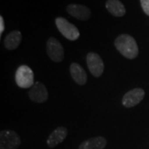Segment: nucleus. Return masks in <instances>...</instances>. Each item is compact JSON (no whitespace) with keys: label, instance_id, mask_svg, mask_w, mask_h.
<instances>
[{"label":"nucleus","instance_id":"dca6fc26","mask_svg":"<svg viewBox=\"0 0 149 149\" xmlns=\"http://www.w3.org/2000/svg\"><path fill=\"white\" fill-rule=\"evenodd\" d=\"M5 29V27H4V20H3V16H0V37L2 36L3 32Z\"/></svg>","mask_w":149,"mask_h":149},{"label":"nucleus","instance_id":"20e7f679","mask_svg":"<svg viewBox=\"0 0 149 149\" xmlns=\"http://www.w3.org/2000/svg\"><path fill=\"white\" fill-rule=\"evenodd\" d=\"M19 135L13 130H3L0 133V149H17L21 145Z\"/></svg>","mask_w":149,"mask_h":149},{"label":"nucleus","instance_id":"6e6552de","mask_svg":"<svg viewBox=\"0 0 149 149\" xmlns=\"http://www.w3.org/2000/svg\"><path fill=\"white\" fill-rule=\"evenodd\" d=\"M145 91L141 88H135L128 91L122 99V104L125 108H133L143 100Z\"/></svg>","mask_w":149,"mask_h":149},{"label":"nucleus","instance_id":"f257e3e1","mask_svg":"<svg viewBox=\"0 0 149 149\" xmlns=\"http://www.w3.org/2000/svg\"><path fill=\"white\" fill-rule=\"evenodd\" d=\"M114 46L125 58L135 59L139 55V47L136 40L128 34H121L115 39Z\"/></svg>","mask_w":149,"mask_h":149},{"label":"nucleus","instance_id":"4468645a","mask_svg":"<svg viewBox=\"0 0 149 149\" xmlns=\"http://www.w3.org/2000/svg\"><path fill=\"white\" fill-rule=\"evenodd\" d=\"M22 42V33L20 31H13L9 32L4 38V47L8 50H15L18 47Z\"/></svg>","mask_w":149,"mask_h":149},{"label":"nucleus","instance_id":"1a4fd4ad","mask_svg":"<svg viewBox=\"0 0 149 149\" xmlns=\"http://www.w3.org/2000/svg\"><path fill=\"white\" fill-rule=\"evenodd\" d=\"M66 11L70 16L80 21H87L91 16V9L83 4L70 3L66 7Z\"/></svg>","mask_w":149,"mask_h":149},{"label":"nucleus","instance_id":"39448f33","mask_svg":"<svg viewBox=\"0 0 149 149\" xmlns=\"http://www.w3.org/2000/svg\"><path fill=\"white\" fill-rule=\"evenodd\" d=\"M47 53L54 62H61L64 59V48L55 37H50L47 42Z\"/></svg>","mask_w":149,"mask_h":149},{"label":"nucleus","instance_id":"7ed1b4c3","mask_svg":"<svg viewBox=\"0 0 149 149\" xmlns=\"http://www.w3.org/2000/svg\"><path fill=\"white\" fill-rule=\"evenodd\" d=\"M55 23L59 32L66 39L70 41H76L80 37V32L78 28L65 17H56L55 20Z\"/></svg>","mask_w":149,"mask_h":149},{"label":"nucleus","instance_id":"2eb2a0df","mask_svg":"<svg viewBox=\"0 0 149 149\" xmlns=\"http://www.w3.org/2000/svg\"><path fill=\"white\" fill-rule=\"evenodd\" d=\"M140 3L144 13L149 16V0H140Z\"/></svg>","mask_w":149,"mask_h":149},{"label":"nucleus","instance_id":"423d86ee","mask_svg":"<svg viewBox=\"0 0 149 149\" xmlns=\"http://www.w3.org/2000/svg\"><path fill=\"white\" fill-rule=\"evenodd\" d=\"M86 63L88 69L90 70L91 73L95 77L101 76L104 70V65L99 54L95 52H89L86 56Z\"/></svg>","mask_w":149,"mask_h":149},{"label":"nucleus","instance_id":"9d476101","mask_svg":"<svg viewBox=\"0 0 149 149\" xmlns=\"http://www.w3.org/2000/svg\"><path fill=\"white\" fill-rule=\"evenodd\" d=\"M67 134H68V130L65 127H58L56 129H54L53 131L50 133L47 140V146L50 148H56L58 144L61 143L64 141L65 138L67 137Z\"/></svg>","mask_w":149,"mask_h":149},{"label":"nucleus","instance_id":"0eeeda50","mask_svg":"<svg viewBox=\"0 0 149 149\" xmlns=\"http://www.w3.org/2000/svg\"><path fill=\"white\" fill-rule=\"evenodd\" d=\"M28 96L32 101L41 104L47 100L49 94L45 85L40 81H37L30 88V91L28 92Z\"/></svg>","mask_w":149,"mask_h":149},{"label":"nucleus","instance_id":"f8f14e48","mask_svg":"<svg viewBox=\"0 0 149 149\" xmlns=\"http://www.w3.org/2000/svg\"><path fill=\"white\" fill-rule=\"evenodd\" d=\"M107 143L108 141L105 138L99 136L82 142L78 149H104L106 147Z\"/></svg>","mask_w":149,"mask_h":149},{"label":"nucleus","instance_id":"ddd939ff","mask_svg":"<svg viewBox=\"0 0 149 149\" xmlns=\"http://www.w3.org/2000/svg\"><path fill=\"white\" fill-rule=\"evenodd\" d=\"M105 8L113 16L120 17L125 15L126 8L119 0H107Z\"/></svg>","mask_w":149,"mask_h":149},{"label":"nucleus","instance_id":"9b49d317","mask_svg":"<svg viewBox=\"0 0 149 149\" xmlns=\"http://www.w3.org/2000/svg\"><path fill=\"white\" fill-rule=\"evenodd\" d=\"M70 73L74 81L80 85H84L87 82V74L80 64L73 62L70 65Z\"/></svg>","mask_w":149,"mask_h":149},{"label":"nucleus","instance_id":"f03ea898","mask_svg":"<svg viewBox=\"0 0 149 149\" xmlns=\"http://www.w3.org/2000/svg\"><path fill=\"white\" fill-rule=\"evenodd\" d=\"M15 81L17 85L22 89L31 88L35 84L34 73L32 70L26 65H22L16 70Z\"/></svg>","mask_w":149,"mask_h":149}]
</instances>
